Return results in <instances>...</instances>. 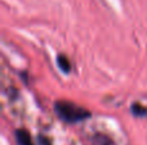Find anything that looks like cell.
I'll return each mask as SVG.
<instances>
[{"instance_id": "cell-1", "label": "cell", "mask_w": 147, "mask_h": 145, "mask_svg": "<svg viewBox=\"0 0 147 145\" xmlns=\"http://www.w3.org/2000/svg\"><path fill=\"white\" fill-rule=\"evenodd\" d=\"M54 110L62 121L67 123H76L90 117V112L85 108L71 102H57L54 104Z\"/></svg>"}, {"instance_id": "cell-2", "label": "cell", "mask_w": 147, "mask_h": 145, "mask_svg": "<svg viewBox=\"0 0 147 145\" xmlns=\"http://www.w3.org/2000/svg\"><path fill=\"white\" fill-rule=\"evenodd\" d=\"M16 140L18 145H34L31 135L26 130H17L16 131Z\"/></svg>"}, {"instance_id": "cell-6", "label": "cell", "mask_w": 147, "mask_h": 145, "mask_svg": "<svg viewBox=\"0 0 147 145\" xmlns=\"http://www.w3.org/2000/svg\"><path fill=\"white\" fill-rule=\"evenodd\" d=\"M39 141H40V145H51V141L48 140V138H44V136L39 138Z\"/></svg>"}, {"instance_id": "cell-3", "label": "cell", "mask_w": 147, "mask_h": 145, "mask_svg": "<svg viewBox=\"0 0 147 145\" xmlns=\"http://www.w3.org/2000/svg\"><path fill=\"white\" fill-rule=\"evenodd\" d=\"M57 64H58V67L65 73H69L70 69H71V63H70L69 58H67L66 55H63V54H59V55L57 57Z\"/></svg>"}, {"instance_id": "cell-5", "label": "cell", "mask_w": 147, "mask_h": 145, "mask_svg": "<svg viewBox=\"0 0 147 145\" xmlns=\"http://www.w3.org/2000/svg\"><path fill=\"white\" fill-rule=\"evenodd\" d=\"M94 141L98 145H112V141L110 140V138H107L105 135H97L94 138Z\"/></svg>"}, {"instance_id": "cell-4", "label": "cell", "mask_w": 147, "mask_h": 145, "mask_svg": "<svg viewBox=\"0 0 147 145\" xmlns=\"http://www.w3.org/2000/svg\"><path fill=\"white\" fill-rule=\"evenodd\" d=\"M130 110H132V113L134 116H137V117H145V116H147V108L141 104H137V103L132 105Z\"/></svg>"}]
</instances>
